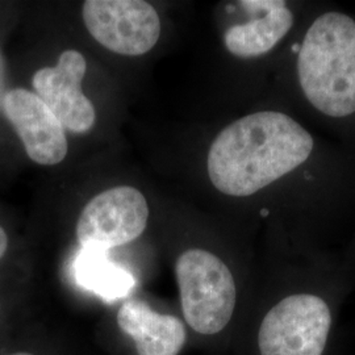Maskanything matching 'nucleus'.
I'll list each match as a JSON object with an SVG mask.
<instances>
[{
	"label": "nucleus",
	"instance_id": "1",
	"mask_svg": "<svg viewBox=\"0 0 355 355\" xmlns=\"http://www.w3.org/2000/svg\"><path fill=\"white\" fill-rule=\"evenodd\" d=\"M313 150L309 132L275 111L248 114L223 129L212 142L208 175L229 196H250L296 167Z\"/></svg>",
	"mask_w": 355,
	"mask_h": 355
},
{
	"label": "nucleus",
	"instance_id": "2",
	"mask_svg": "<svg viewBox=\"0 0 355 355\" xmlns=\"http://www.w3.org/2000/svg\"><path fill=\"white\" fill-rule=\"evenodd\" d=\"M300 87L309 103L330 117L355 112V21L341 12L318 16L297 58Z\"/></svg>",
	"mask_w": 355,
	"mask_h": 355
},
{
	"label": "nucleus",
	"instance_id": "3",
	"mask_svg": "<svg viewBox=\"0 0 355 355\" xmlns=\"http://www.w3.org/2000/svg\"><path fill=\"white\" fill-rule=\"evenodd\" d=\"M186 322L200 334H216L233 316L237 288L228 266L215 254L190 249L175 265Z\"/></svg>",
	"mask_w": 355,
	"mask_h": 355
},
{
	"label": "nucleus",
	"instance_id": "4",
	"mask_svg": "<svg viewBox=\"0 0 355 355\" xmlns=\"http://www.w3.org/2000/svg\"><path fill=\"white\" fill-rule=\"evenodd\" d=\"M331 313L316 295L297 293L267 313L258 333L261 355H322Z\"/></svg>",
	"mask_w": 355,
	"mask_h": 355
},
{
	"label": "nucleus",
	"instance_id": "5",
	"mask_svg": "<svg viewBox=\"0 0 355 355\" xmlns=\"http://www.w3.org/2000/svg\"><path fill=\"white\" fill-rule=\"evenodd\" d=\"M149 205L142 192L130 186L103 191L80 212L76 237L83 249L107 252L135 241L148 225Z\"/></svg>",
	"mask_w": 355,
	"mask_h": 355
},
{
	"label": "nucleus",
	"instance_id": "6",
	"mask_svg": "<svg viewBox=\"0 0 355 355\" xmlns=\"http://www.w3.org/2000/svg\"><path fill=\"white\" fill-rule=\"evenodd\" d=\"M82 16L89 35L116 54L142 55L161 36V19L148 1L87 0Z\"/></svg>",
	"mask_w": 355,
	"mask_h": 355
},
{
	"label": "nucleus",
	"instance_id": "7",
	"mask_svg": "<svg viewBox=\"0 0 355 355\" xmlns=\"http://www.w3.org/2000/svg\"><path fill=\"white\" fill-rule=\"evenodd\" d=\"M87 62L82 53L69 49L61 53L58 62L35 73V94L48 105L64 129L85 135L95 125V107L82 91Z\"/></svg>",
	"mask_w": 355,
	"mask_h": 355
},
{
	"label": "nucleus",
	"instance_id": "8",
	"mask_svg": "<svg viewBox=\"0 0 355 355\" xmlns=\"http://www.w3.org/2000/svg\"><path fill=\"white\" fill-rule=\"evenodd\" d=\"M1 108L33 162L53 166L64 161L69 150L64 128L35 92L10 89Z\"/></svg>",
	"mask_w": 355,
	"mask_h": 355
},
{
	"label": "nucleus",
	"instance_id": "9",
	"mask_svg": "<svg viewBox=\"0 0 355 355\" xmlns=\"http://www.w3.org/2000/svg\"><path fill=\"white\" fill-rule=\"evenodd\" d=\"M117 324L135 341L139 355H178L187 340L179 318L158 313L139 299L121 305Z\"/></svg>",
	"mask_w": 355,
	"mask_h": 355
},
{
	"label": "nucleus",
	"instance_id": "10",
	"mask_svg": "<svg viewBox=\"0 0 355 355\" xmlns=\"http://www.w3.org/2000/svg\"><path fill=\"white\" fill-rule=\"evenodd\" d=\"M293 24V15L284 4L253 20L230 26L224 44L230 54L240 58H254L272 51Z\"/></svg>",
	"mask_w": 355,
	"mask_h": 355
},
{
	"label": "nucleus",
	"instance_id": "11",
	"mask_svg": "<svg viewBox=\"0 0 355 355\" xmlns=\"http://www.w3.org/2000/svg\"><path fill=\"white\" fill-rule=\"evenodd\" d=\"M78 283L104 300L125 297L135 286V278L123 267L108 259L105 252L83 249L76 262Z\"/></svg>",
	"mask_w": 355,
	"mask_h": 355
},
{
	"label": "nucleus",
	"instance_id": "12",
	"mask_svg": "<svg viewBox=\"0 0 355 355\" xmlns=\"http://www.w3.org/2000/svg\"><path fill=\"white\" fill-rule=\"evenodd\" d=\"M286 1L280 0H246V1H240V6L242 8L252 11V12L266 13L284 6Z\"/></svg>",
	"mask_w": 355,
	"mask_h": 355
},
{
	"label": "nucleus",
	"instance_id": "13",
	"mask_svg": "<svg viewBox=\"0 0 355 355\" xmlns=\"http://www.w3.org/2000/svg\"><path fill=\"white\" fill-rule=\"evenodd\" d=\"M6 78H7L6 61H4V57H3V54L0 51V107H1L3 98L6 95Z\"/></svg>",
	"mask_w": 355,
	"mask_h": 355
},
{
	"label": "nucleus",
	"instance_id": "14",
	"mask_svg": "<svg viewBox=\"0 0 355 355\" xmlns=\"http://www.w3.org/2000/svg\"><path fill=\"white\" fill-rule=\"evenodd\" d=\"M7 246H8V237L6 230L0 227V259L3 258V255L7 252Z\"/></svg>",
	"mask_w": 355,
	"mask_h": 355
},
{
	"label": "nucleus",
	"instance_id": "15",
	"mask_svg": "<svg viewBox=\"0 0 355 355\" xmlns=\"http://www.w3.org/2000/svg\"><path fill=\"white\" fill-rule=\"evenodd\" d=\"M12 355H31V354H26V353H19V354H12Z\"/></svg>",
	"mask_w": 355,
	"mask_h": 355
}]
</instances>
